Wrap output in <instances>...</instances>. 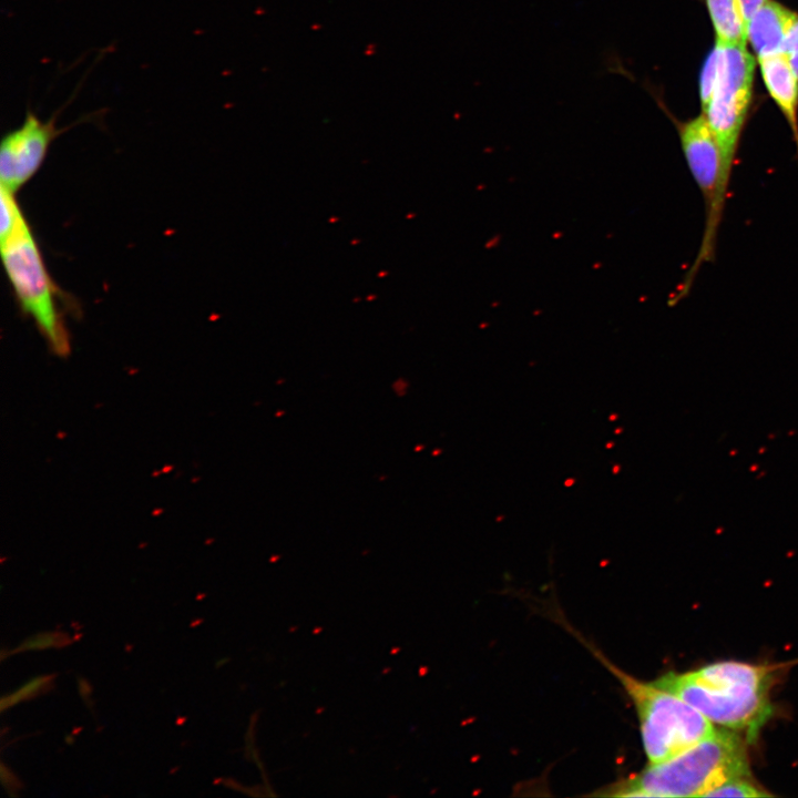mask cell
Instances as JSON below:
<instances>
[{"mask_svg": "<svg viewBox=\"0 0 798 798\" xmlns=\"http://www.w3.org/2000/svg\"><path fill=\"white\" fill-rule=\"evenodd\" d=\"M780 665L724 661L654 681L685 699L714 725L753 741L769 719L770 688Z\"/></svg>", "mask_w": 798, "mask_h": 798, "instance_id": "1", "label": "cell"}, {"mask_svg": "<svg viewBox=\"0 0 798 798\" xmlns=\"http://www.w3.org/2000/svg\"><path fill=\"white\" fill-rule=\"evenodd\" d=\"M745 739L722 728L676 757L648 765L598 795L613 797H707L723 784L749 776Z\"/></svg>", "mask_w": 798, "mask_h": 798, "instance_id": "2", "label": "cell"}, {"mask_svg": "<svg viewBox=\"0 0 798 798\" xmlns=\"http://www.w3.org/2000/svg\"><path fill=\"white\" fill-rule=\"evenodd\" d=\"M587 646L630 696L637 713L644 751L651 765L676 757L716 732L714 724L685 699L655 682H643L628 675L593 646Z\"/></svg>", "mask_w": 798, "mask_h": 798, "instance_id": "3", "label": "cell"}, {"mask_svg": "<svg viewBox=\"0 0 798 798\" xmlns=\"http://www.w3.org/2000/svg\"><path fill=\"white\" fill-rule=\"evenodd\" d=\"M0 244L3 266L21 309L34 320L57 355H68L70 338L59 308L60 293L28 222Z\"/></svg>", "mask_w": 798, "mask_h": 798, "instance_id": "4", "label": "cell"}, {"mask_svg": "<svg viewBox=\"0 0 798 798\" xmlns=\"http://www.w3.org/2000/svg\"><path fill=\"white\" fill-rule=\"evenodd\" d=\"M716 44L719 54L718 75L703 114L719 149L723 188L727 194L739 137L751 101L755 60L746 45L727 44L718 40Z\"/></svg>", "mask_w": 798, "mask_h": 798, "instance_id": "5", "label": "cell"}, {"mask_svg": "<svg viewBox=\"0 0 798 798\" xmlns=\"http://www.w3.org/2000/svg\"><path fill=\"white\" fill-rule=\"evenodd\" d=\"M677 129L684 157L706 208V225L699 253L678 291L679 297H684L698 267L713 257L727 194L723 188L719 149L705 115L702 113L678 123Z\"/></svg>", "mask_w": 798, "mask_h": 798, "instance_id": "6", "label": "cell"}, {"mask_svg": "<svg viewBox=\"0 0 798 798\" xmlns=\"http://www.w3.org/2000/svg\"><path fill=\"white\" fill-rule=\"evenodd\" d=\"M57 114L42 121L28 110L22 124L8 132L0 147L1 186L16 193L41 167L50 144L64 130L55 126Z\"/></svg>", "mask_w": 798, "mask_h": 798, "instance_id": "7", "label": "cell"}, {"mask_svg": "<svg viewBox=\"0 0 798 798\" xmlns=\"http://www.w3.org/2000/svg\"><path fill=\"white\" fill-rule=\"evenodd\" d=\"M797 13L775 0H767L746 22L747 41L757 58L785 52Z\"/></svg>", "mask_w": 798, "mask_h": 798, "instance_id": "8", "label": "cell"}, {"mask_svg": "<svg viewBox=\"0 0 798 798\" xmlns=\"http://www.w3.org/2000/svg\"><path fill=\"white\" fill-rule=\"evenodd\" d=\"M758 63L767 91L786 117L798 145V75L789 54L760 57Z\"/></svg>", "mask_w": 798, "mask_h": 798, "instance_id": "9", "label": "cell"}, {"mask_svg": "<svg viewBox=\"0 0 798 798\" xmlns=\"http://www.w3.org/2000/svg\"><path fill=\"white\" fill-rule=\"evenodd\" d=\"M716 40L746 45V23L738 0H706Z\"/></svg>", "mask_w": 798, "mask_h": 798, "instance_id": "10", "label": "cell"}, {"mask_svg": "<svg viewBox=\"0 0 798 798\" xmlns=\"http://www.w3.org/2000/svg\"><path fill=\"white\" fill-rule=\"evenodd\" d=\"M14 194L16 193L1 186L0 242L8 238L23 222L27 221Z\"/></svg>", "mask_w": 798, "mask_h": 798, "instance_id": "11", "label": "cell"}, {"mask_svg": "<svg viewBox=\"0 0 798 798\" xmlns=\"http://www.w3.org/2000/svg\"><path fill=\"white\" fill-rule=\"evenodd\" d=\"M54 677L55 675L51 674L39 675L24 683L12 694L3 696L0 702L1 712H3L8 707L17 705L22 700H28L42 693H45L52 687Z\"/></svg>", "mask_w": 798, "mask_h": 798, "instance_id": "12", "label": "cell"}, {"mask_svg": "<svg viewBox=\"0 0 798 798\" xmlns=\"http://www.w3.org/2000/svg\"><path fill=\"white\" fill-rule=\"evenodd\" d=\"M769 792L763 790L749 776L734 778L716 789L707 797H766Z\"/></svg>", "mask_w": 798, "mask_h": 798, "instance_id": "13", "label": "cell"}, {"mask_svg": "<svg viewBox=\"0 0 798 798\" xmlns=\"http://www.w3.org/2000/svg\"><path fill=\"white\" fill-rule=\"evenodd\" d=\"M72 643V637L61 631L41 632L25 638L17 646L12 654L25 651H41L48 648H61Z\"/></svg>", "mask_w": 798, "mask_h": 798, "instance_id": "14", "label": "cell"}, {"mask_svg": "<svg viewBox=\"0 0 798 798\" xmlns=\"http://www.w3.org/2000/svg\"><path fill=\"white\" fill-rule=\"evenodd\" d=\"M718 47L715 43L713 50L708 54L703 65L699 80V95L703 111L706 109L716 85L718 75Z\"/></svg>", "mask_w": 798, "mask_h": 798, "instance_id": "15", "label": "cell"}, {"mask_svg": "<svg viewBox=\"0 0 798 798\" xmlns=\"http://www.w3.org/2000/svg\"><path fill=\"white\" fill-rule=\"evenodd\" d=\"M741 7L745 23L757 11V9L767 0H738Z\"/></svg>", "mask_w": 798, "mask_h": 798, "instance_id": "16", "label": "cell"}, {"mask_svg": "<svg viewBox=\"0 0 798 798\" xmlns=\"http://www.w3.org/2000/svg\"><path fill=\"white\" fill-rule=\"evenodd\" d=\"M796 51H798V19L794 23L785 44L786 53L790 54Z\"/></svg>", "mask_w": 798, "mask_h": 798, "instance_id": "17", "label": "cell"}, {"mask_svg": "<svg viewBox=\"0 0 798 798\" xmlns=\"http://www.w3.org/2000/svg\"><path fill=\"white\" fill-rule=\"evenodd\" d=\"M1 780L3 786L9 790H18L20 788L19 779H17L10 770H7L3 764L1 765Z\"/></svg>", "mask_w": 798, "mask_h": 798, "instance_id": "18", "label": "cell"}, {"mask_svg": "<svg viewBox=\"0 0 798 798\" xmlns=\"http://www.w3.org/2000/svg\"><path fill=\"white\" fill-rule=\"evenodd\" d=\"M789 58H790L791 65L796 72V74L798 75V51L790 53Z\"/></svg>", "mask_w": 798, "mask_h": 798, "instance_id": "19", "label": "cell"}]
</instances>
